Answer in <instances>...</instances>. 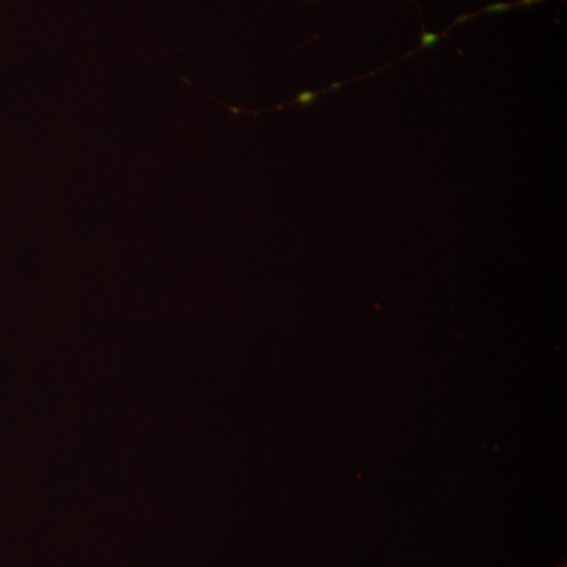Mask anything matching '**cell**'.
Returning a JSON list of instances; mask_svg holds the SVG:
<instances>
[{
	"label": "cell",
	"mask_w": 567,
	"mask_h": 567,
	"mask_svg": "<svg viewBox=\"0 0 567 567\" xmlns=\"http://www.w3.org/2000/svg\"><path fill=\"white\" fill-rule=\"evenodd\" d=\"M317 96H319V93L317 92H301L295 96L292 103L301 104V106H312V104L316 103Z\"/></svg>",
	"instance_id": "cell-1"
},
{
	"label": "cell",
	"mask_w": 567,
	"mask_h": 567,
	"mask_svg": "<svg viewBox=\"0 0 567 567\" xmlns=\"http://www.w3.org/2000/svg\"><path fill=\"white\" fill-rule=\"evenodd\" d=\"M559 567H566V565L559 566Z\"/></svg>",
	"instance_id": "cell-2"
}]
</instances>
